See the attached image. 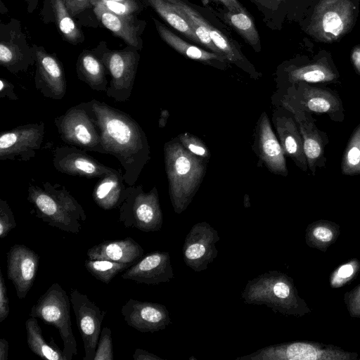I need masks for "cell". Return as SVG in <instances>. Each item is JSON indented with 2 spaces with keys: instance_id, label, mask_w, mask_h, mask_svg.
Here are the masks:
<instances>
[{
  "instance_id": "obj_1",
  "label": "cell",
  "mask_w": 360,
  "mask_h": 360,
  "mask_svg": "<svg viewBox=\"0 0 360 360\" xmlns=\"http://www.w3.org/2000/svg\"><path fill=\"white\" fill-rule=\"evenodd\" d=\"M91 102L105 154L114 156L120 162L125 184L135 185L150 159L144 131L126 112L95 98Z\"/></svg>"
},
{
  "instance_id": "obj_2",
  "label": "cell",
  "mask_w": 360,
  "mask_h": 360,
  "mask_svg": "<svg viewBox=\"0 0 360 360\" xmlns=\"http://www.w3.org/2000/svg\"><path fill=\"white\" fill-rule=\"evenodd\" d=\"M164 153L171 202L174 212L181 214L190 205L202 182L207 160L188 152L178 138L165 144Z\"/></svg>"
},
{
  "instance_id": "obj_3",
  "label": "cell",
  "mask_w": 360,
  "mask_h": 360,
  "mask_svg": "<svg viewBox=\"0 0 360 360\" xmlns=\"http://www.w3.org/2000/svg\"><path fill=\"white\" fill-rule=\"evenodd\" d=\"M27 200L37 217L66 232L78 233L82 229L80 221L86 219L82 205L64 186L57 183L45 181L41 186L30 184Z\"/></svg>"
},
{
  "instance_id": "obj_4",
  "label": "cell",
  "mask_w": 360,
  "mask_h": 360,
  "mask_svg": "<svg viewBox=\"0 0 360 360\" xmlns=\"http://www.w3.org/2000/svg\"><path fill=\"white\" fill-rule=\"evenodd\" d=\"M245 304L266 305L284 316H302L311 311L300 297L293 279L271 270L248 281L241 292Z\"/></svg>"
},
{
  "instance_id": "obj_5",
  "label": "cell",
  "mask_w": 360,
  "mask_h": 360,
  "mask_svg": "<svg viewBox=\"0 0 360 360\" xmlns=\"http://www.w3.org/2000/svg\"><path fill=\"white\" fill-rule=\"evenodd\" d=\"M60 139L86 151L105 154L91 102H82L54 118Z\"/></svg>"
},
{
  "instance_id": "obj_6",
  "label": "cell",
  "mask_w": 360,
  "mask_h": 360,
  "mask_svg": "<svg viewBox=\"0 0 360 360\" xmlns=\"http://www.w3.org/2000/svg\"><path fill=\"white\" fill-rule=\"evenodd\" d=\"M118 208V221L126 228L153 232L162 226V212L155 186L148 192L141 185L125 187Z\"/></svg>"
},
{
  "instance_id": "obj_7",
  "label": "cell",
  "mask_w": 360,
  "mask_h": 360,
  "mask_svg": "<svg viewBox=\"0 0 360 360\" xmlns=\"http://www.w3.org/2000/svg\"><path fill=\"white\" fill-rule=\"evenodd\" d=\"M70 297L57 283H53L32 307L30 316L58 329L63 342L65 360L77 354V342L72 329Z\"/></svg>"
},
{
  "instance_id": "obj_8",
  "label": "cell",
  "mask_w": 360,
  "mask_h": 360,
  "mask_svg": "<svg viewBox=\"0 0 360 360\" xmlns=\"http://www.w3.org/2000/svg\"><path fill=\"white\" fill-rule=\"evenodd\" d=\"M357 11L353 0H319L306 32L321 41H337L353 27Z\"/></svg>"
},
{
  "instance_id": "obj_9",
  "label": "cell",
  "mask_w": 360,
  "mask_h": 360,
  "mask_svg": "<svg viewBox=\"0 0 360 360\" xmlns=\"http://www.w3.org/2000/svg\"><path fill=\"white\" fill-rule=\"evenodd\" d=\"M358 354L333 345L293 341L270 345L236 360H356Z\"/></svg>"
},
{
  "instance_id": "obj_10",
  "label": "cell",
  "mask_w": 360,
  "mask_h": 360,
  "mask_svg": "<svg viewBox=\"0 0 360 360\" xmlns=\"http://www.w3.org/2000/svg\"><path fill=\"white\" fill-rule=\"evenodd\" d=\"M45 134L44 122L20 125L0 135V160L27 162L35 157Z\"/></svg>"
},
{
  "instance_id": "obj_11",
  "label": "cell",
  "mask_w": 360,
  "mask_h": 360,
  "mask_svg": "<svg viewBox=\"0 0 360 360\" xmlns=\"http://www.w3.org/2000/svg\"><path fill=\"white\" fill-rule=\"evenodd\" d=\"M101 60L110 76L105 94L117 102L128 101L134 84L138 56L131 51H113L105 52Z\"/></svg>"
},
{
  "instance_id": "obj_12",
  "label": "cell",
  "mask_w": 360,
  "mask_h": 360,
  "mask_svg": "<svg viewBox=\"0 0 360 360\" xmlns=\"http://www.w3.org/2000/svg\"><path fill=\"white\" fill-rule=\"evenodd\" d=\"M218 231L206 221L194 224L186 235L182 248L186 265L195 272L206 270L218 255Z\"/></svg>"
},
{
  "instance_id": "obj_13",
  "label": "cell",
  "mask_w": 360,
  "mask_h": 360,
  "mask_svg": "<svg viewBox=\"0 0 360 360\" xmlns=\"http://www.w3.org/2000/svg\"><path fill=\"white\" fill-rule=\"evenodd\" d=\"M70 297L83 341V360H94L105 311L77 289L70 290Z\"/></svg>"
},
{
  "instance_id": "obj_14",
  "label": "cell",
  "mask_w": 360,
  "mask_h": 360,
  "mask_svg": "<svg viewBox=\"0 0 360 360\" xmlns=\"http://www.w3.org/2000/svg\"><path fill=\"white\" fill-rule=\"evenodd\" d=\"M53 165L60 173L87 179H100L115 170L87 154L86 150L70 145L55 148Z\"/></svg>"
},
{
  "instance_id": "obj_15",
  "label": "cell",
  "mask_w": 360,
  "mask_h": 360,
  "mask_svg": "<svg viewBox=\"0 0 360 360\" xmlns=\"http://www.w3.org/2000/svg\"><path fill=\"white\" fill-rule=\"evenodd\" d=\"M7 277L13 283L16 295L24 299L32 288L39 266V256L29 247L15 244L6 254Z\"/></svg>"
},
{
  "instance_id": "obj_16",
  "label": "cell",
  "mask_w": 360,
  "mask_h": 360,
  "mask_svg": "<svg viewBox=\"0 0 360 360\" xmlns=\"http://www.w3.org/2000/svg\"><path fill=\"white\" fill-rule=\"evenodd\" d=\"M121 313L128 326L141 333H155L165 329L172 321L167 307L160 303L129 299Z\"/></svg>"
},
{
  "instance_id": "obj_17",
  "label": "cell",
  "mask_w": 360,
  "mask_h": 360,
  "mask_svg": "<svg viewBox=\"0 0 360 360\" xmlns=\"http://www.w3.org/2000/svg\"><path fill=\"white\" fill-rule=\"evenodd\" d=\"M282 105H290L304 111L334 115L342 110L339 99L330 92L309 86L306 82L294 84L281 99Z\"/></svg>"
},
{
  "instance_id": "obj_18",
  "label": "cell",
  "mask_w": 360,
  "mask_h": 360,
  "mask_svg": "<svg viewBox=\"0 0 360 360\" xmlns=\"http://www.w3.org/2000/svg\"><path fill=\"white\" fill-rule=\"evenodd\" d=\"M121 277L147 285L169 282L174 277L169 253L151 252L127 268Z\"/></svg>"
},
{
  "instance_id": "obj_19",
  "label": "cell",
  "mask_w": 360,
  "mask_h": 360,
  "mask_svg": "<svg viewBox=\"0 0 360 360\" xmlns=\"http://www.w3.org/2000/svg\"><path fill=\"white\" fill-rule=\"evenodd\" d=\"M37 72L35 87L46 98L61 100L67 91V83L63 67L53 56L43 49L35 51Z\"/></svg>"
},
{
  "instance_id": "obj_20",
  "label": "cell",
  "mask_w": 360,
  "mask_h": 360,
  "mask_svg": "<svg viewBox=\"0 0 360 360\" xmlns=\"http://www.w3.org/2000/svg\"><path fill=\"white\" fill-rule=\"evenodd\" d=\"M255 134L256 152L262 162L271 172L286 176L288 169L285 153L266 112L259 117Z\"/></svg>"
},
{
  "instance_id": "obj_21",
  "label": "cell",
  "mask_w": 360,
  "mask_h": 360,
  "mask_svg": "<svg viewBox=\"0 0 360 360\" xmlns=\"http://www.w3.org/2000/svg\"><path fill=\"white\" fill-rule=\"evenodd\" d=\"M282 105L293 115L295 122L299 125L298 128L302 138L307 165L314 172L316 167L321 162L323 155L325 143L321 136V133L314 122L307 116V111L290 105Z\"/></svg>"
},
{
  "instance_id": "obj_22",
  "label": "cell",
  "mask_w": 360,
  "mask_h": 360,
  "mask_svg": "<svg viewBox=\"0 0 360 360\" xmlns=\"http://www.w3.org/2000/svg\"><path fill=\"white\" fill-rule=\"evenodd\" d=\"M143 248L132 238L104 240L88 249L89 259L134 264L143 256Z\"/></svg>"
},
{
  "instance_id": "obj_23",
  "label": "cell",
  "mask_w": 360,
  "mask_h": 360,
  "mask_svg": "<svg viewBox=\"0 0 360 360\" xmlns=\"http://www.w3.org/2000/svg\"><path fill=\"white\" fill-rule=\"evenodd\" d=\"M153 20L161 39L178 53L188 58L221 70L227 68L229 63L224 56L188 43L156 19Z\"/></svg>"
},
{
  "instance_id": "obj_24",
  "label": "cell",
  "mask_w": 360,
  "mask_h": 360,
  "mask_svg": "<svg viewBox=\"0 0 360 360\" xmlns=\"http://www.w3.org/2000/svg\"><path fill=\"white\" fill-rule=\"evenodd\" d=\"M273 120L285 155L290 157L297 167L306 171L307 161L303 141L295 121L292 117L278 112L274 113Z\"/></svg>"
},
{
  "instance_id": "obj_25",
  "label": "cell",
  "mask_w": 360,
  "mask_h": 360,
  "mask_svg": "<svg viewBox=\"0 0 360 360\" xmlns=\"http://www.w3.org/2000/svg\"><path fill=\"white\" fill-rule=\"evenodd\" d=\"M94 11L101 23L128 44L138 47L137 28L129 15H118L109 11L100 0H91Z\"/></svg>"
},
{
  "instance_id": "obj_26",
  "label": "cell",
  "mask_w": 360,
  "mask_h": 360,
  "mask_svg": "<svg viewBox=\"0 0 360 360\" xmlns=\"http://www.w3.org/2000/svg\"><path fill=\"white\" fill-rule=\"evenodd\" d=\"M124 183L123 174L117 169L98 179L92 191L94 202L103 210L118 207Z\"/></svg>"
},
{
  "instance_id": "obj_27",
  "label": "cell",
  "mask_w": 360,
  "mask_h": 360,
  "mask_svg": "<svg viewBox=\"0 0 360 360\" xmlns=\"http://www.w3.org/2000/svg\"><path fill=\"white\" fill-rule=\"evenodd\" d=\"M211 39L219 50L220 54L226 58L229 63H233L254 79L260 77L252 64L245 57L237 44L223 32L206 20Z\"/></svg>"
},
{
  "instance_id": "obj_28",
  "label": "cell",
  "mask_w": 360,
  "mask_h": 360,
  "mask_svg": "<svg viewBox=\"0 0 360 360\" xmlns=\"http://www.w3.org/2000/svg\"><path fill=\"white\" fill-rule=\"evenodd\" d=\"M105 68L101 59L91 53H85L77 61V77L91 89L105 92L109 85Z\"/></svg>"
},
{
  "instance_id": "obj_29",
  "label": "cell",
  "mask_w": 360,
  "mask_h": 360,
  "mask_svg": "<svg viewBox=\"0 0 360 360\" xmlns=\"http://www.w3.org/2000/svg\"><path fill=\"white\" fill-rule=\"evenodd\" d=\"M288 80L295 84L329 82L337 79V72L326 62L319 60L300 67H289L287 70Z\"/></svg>"
},
{
  "instance_id": "obj_30",
  "label": "cell",
  "mask_w": 360,
  "mask_h": 360,
  "mask_svg": "<svg viewBox=\"0 0 360 360\" xmlns=\"http://www.w3.org/2000/svg\"><path fill=\"white\" fill-rule=\"evenodd\" d=\"M153 9L169 25L187 39L201 45L186 15L174 4L166 0H148Z\"/></svg>"
},
{
  "instance_id": "obj_31",
  "label": "cell",
  "mask_w": 360,
  "mask_h": 360,
  "mask_svg": "<svg viewBox=\"0 0 360 360\" xmlns=\"http://www.w3.org/2000/svg\"><path fill=\"white\" fill-rule=\"evenodd\" d=\"M223 21L236 30L255 51H261L260 38L255 24L245 10L226 11L218 14Z\"/></svg>"
},
{
  "instance_id": "obj_32",
  "label": "cell",
  "mask_w": 360,
  "mask_h": 360,
  "mask_svg": "<svg viewBox=\"0 0 360 360\" xmlns=\"http://www.w3.org/2000/svg\"><path fill=\"white\" fill-rule=\"evenodd\" d=\"M27 341L30 349L44 359L65 360L63 350L53 343L46 341L37 319L30 316L25 321Z\"/></svg>"
},
{
  "instance_id": "obj_33",
  "label": "cell",
  "mask_w": 360,
  "mask_h": 360,
  "mask_svg": "<svg viewBox=\"0 0 360 360\" xmlns=\"http://www.w3.org/2000/svg\"><path fill=\"white\" fill-rule=\"evenodd\" d=\"M340 233V226L328 220H318L306 229L305 241L308 246L323 252L333 244Z\"/></svg>"
},
{
  "instance_id": "obj_34",
  "label": "cell",
  "mask_w": 360,
  "mask_h": 360,
  "mask_svg": "<svg viewBox=\"0 0 360 360\" xmlns=\"http://www.w3.org/2000/svg\"><path fill=\"white\" fill-rule=\"evenodd\" d=\"M175 5L186 15L192 27V29L200 41L201 45L206 47L210 51L221 55L219 50L211 39L210 32L207 26L206 20L202 16H201L199 13L193 9L181 0H180Z\"/></svg>"
},
{
  "instance_id": "obj_35",
  "label": "cell",
  "mask_w": 360,
  "mask_h": 360,
  "mask_svg": "<svg viewBox=\"0 0 360 360\" xmlns=\"http://www.w3.org/2000/svg\"><path fill=\"white\" fill-rule=\"evenodd\" d=\"M132 264L89 258L84 262L86 270L96 279L105 284L109 283L119 273L126 270Z\"/></svg>"
},
{
  "instance_id": "obj_36",
  "label": "cell",
  "mask_w": 360,
  "mask_h": 360,
  "mask_svg": "<svg viewBox=\"0 0 360 360\" xmlns=\"http://www.w3.org/2000/svg\"><path fill=\"white\" fill-rule=\"evenodd\" d=\"M57 25L65 38L72 42H77L82 37L79 29L71 17L63 0H51Z\"/></svg>"
},
{
  "instance_id": "obj_37",
  "label": "cell",
  "mask_w": 360,
  "mask_h": 360,
  "mask_svg": "<svg viewBox=\"0 0 360 360\" xmlns=\"http://www.w3.org/2000/svg\"><path fill=\"white\" fill-rule=\"evenodd\" d=\"M342 172L346 175L360 174V124L354 130L346 148Z\"/></svg>"
},
{
  "instance_id": "obj_38",
  "label": "cell",
  "mask_w": 360,
  "mask_h": 360,
  "mask_svg": "<svg viewBox=\"0 0 360 360\" xmlns=\"http://www.w3.org/2000/svg\"><path fill=\"white\" fill-rule=\"evenodd\" d=\"M360 271V261L352 258L337 267L330 275L329 283L332 288H340L356 278Z\"/></svg>"
},
{
  "instance_id": "obj_39",
  "label": "cell",
  "mask_w": 360,
  "mask_h": 360,
  "mask_svg": "<svg viewBox=\"0 0 360 360\" xmlns=\"http://www.w3.org/2000/svg\"><path fill=\"white\" fill-rule=\"evenodd\" d=\"M22 56L18 46L11 41H1L0 44V64L11 72L21 69L20 66Z\"/></svg>"
},
{
  "instance_id": "obj_40",
  "label": "cell",
  "mask_w": 360,
  "mask_h": 360,
  "mask_svg": "<svg viewBox=\"0 0 360 360\" xmlns=\"http://www.w3.org/2000/svg\"><path fill=\"white\" fill-rule=\"evenodd\" d=\"M178 139L182 146L191 153L209 160L210 153L206 145L197 136L188 133H182L178 136Z\"/></svg>"
},
{
  "instance_id": "obj_41",
  "label": "cell",
  "mask_w": 360,
  "mask_h": 360,
  "mask_svg": "<svg viewBox=\"0 0 360 360\" xmlns=\"http://www.w3.org/2000/svg\"><path fill=\"white\" fill-rule=\"evenodd\" d=\"M112 331L108 327L101 330L94 360H113Z\"/></svg>"
},
{
  "instance_id": "obj_42",
  "label": "cell",
  "mask_w": 360,
  "mask_h": 360,
  "mask_svg": "<svg viewBox=\"0 0 360 360\" xmlns=\"http://www.w3.org/2000/svg\"><path fill=\"white\" fill-rule=\"evenodd\" d=\"M16 226L13 213L7 201L0 199V238H6Z\"/></svg>"
},
{
  "instance_id": "obj_43",
  "label": "cell",
  "mask_w": 360,
  "mask_h": 360,
  "mask_svg": "<svg viewBox=\"0 0 360 360\" xmlns=\"http://www.w3.org/2000/svg\"><path fill=\"white\" fill-rule=\"evenodd\" d=\"M111 12L118 15H129L138 9V5L134 0H100Z\"/></svg>"
},
{
  "instance_id": "obj_44",
  "label": "cell",
  "mask_w": 360,
  "mask_h": 360,
  "mask_svg": "<svg viewBox=\"0 0 360 360\" xmlns=\"http://www.w3.org/2000/svg\"><path fill=\"white\" fill-rule=\"evenodd\" d=\"M344 302L349 316L360 318V283L345 294Z\"/></svg>"
},
{
  "instance_id": "obj_45",
  "label": "cell",
  "mask_w": 360,
  "mask_h": 360,
  "mask_svg": "<svg viewBox=\"0 0 360 360\" xmlns=\"http://www.w3.org/2000/svg\"><path fill=\"white\" fill-rule=\"evenodd\" d=\"M10 311L9 301L4 278L0 271V322H3Z\"/></svg>"
},
{
  "instance_id": "obj_46",
  "label": "cell",
  "mask_w": 360,
  "mask_h": 360,
  "mask_svg": "<svg viewBox=\"0 0 360 360\" xmlns=\"http://www.w3.org/2000/svg\"><path fill=\"white\" fill-rule=\"evenodd\" d=\"M71 15H75L90 6L91 0H63Z\"/></svg>"
},
{
  "instance_id": "obj_47",
  "label": "cell",
  "mask_w": 360,
  "mask_h": 360,
  "mask_svg": "<svg viewBox=\"0 0 360 360\" xmlns=\"http://www.w3.org/2000/svg\"><path fill=\"white\" fill-rule=\"evenodd\" d=\"M0 98H7L11 101H17L18 96L14 91V85L4 78L0 79Z\"/></svg>"
},
{
  "instance_id": "obj_48",
  "label": "cell",
  "mask_w": 360,
  "mask_h": 360,
  "mask_svg": "<svg viewBox=\"0 0 360 360\" xmlns=\"http://www.w3.org/2000/svg\"><path fill=\"white\" fill-rule=\"evenodd\" d=\"M132 357L134 360H163L161 357L141 348L135 349Z\"/></svg>"
},
{
  "instance_id": "obj_49",
  "label": "cell",
  "mask_w": 360,
  "mask_h": 360,
  "mask_svg": "<svg viewBox=\"0 0 360 360\" xmlns=\"http://www.w3.org/2000/svg\"><path fill=\"white\" fill-rule=\"evenodd\" d=\"M222 4L227 10L236 11L245 10V8L238 0H212Z\"/></svg>"
},
{
  "instance_id": "obj_50",
  "label": "cell",
  "mask_w": 360,
  "mask_h": 360,
  "mask_svg": "<svg viewBox=\"0 0 360 360\" xmlns=\"http://www.w3.org/2000/svg\"><path fill=\"white\" fill-rule=\"evenodd\" d=\"M8 342L4 338L0 339V360H8Z\"/></svg>"
},
{
  "instance_id": "obj_51",
  "label": "cell",
  "mask_w": 360,
  "mask_h": 360,
  "mask_svg": "<svg viewBox=\"0 0 360 360\" xmlns=\"http://www.w3.org/2000/svg\"><path fill=\"white\" fill-rule=\"evenodd\" d=\"M352 60L356 70L360 74V46L354 48L352 51Z\"/></svg>"
},
{
  "instance_id": "obj_52",
  "label": "cell",
  "mask_w": 360,
  "mask_h": 360,
  "mask_svg": "<svg viewBox=\"0 0 360 360\" xmlns=\"http://www.w3.org/2000/svg\"><path fill=\"white\" fill-rule=\"evenodd\" d=\"M169 117V112L167 110H162L160 112V117L159 119L158 125L162 128L166 125L167 118Z\"/></svg>"
},
{
  "instance_id": "obj_53",
  "label": "cell",
  "mask_w": 360,
  "mask_h": 360,
  "mask_svg": "<svg viewBox=\"0 0 360 360\" xmlns=\"http://www.w3.org/2000/svg\"><path fill=\"white\" fill-rule=\"evenodd\" d=\"M249 200V196L248 195H245L244 197V206L245 207H249L250 205Z\"/></svg>"
},
{
  "instance_id": "obj_54",
  "label": "cell",
  "mask_w": 360,
  "mask_h": 360,
  "mask_svg": "<svg viewBox=\"0 0 360 360\" xmlns=\"http://www.w3.org/2000/svg\"><path fill=\"white\" fill-rule=\"evenodd\" d=\"M166 1H169V2H170V3H172V4H177L180 0H166Z\"/></svg>"
},
{
  "instance_id": "obj_55",
  "label": "cell",
  "mask_w": 360,
  "mask_h": 360,
  "mask_svg": "<svg viewBox=\"0 0 360 360\" xmlns=\"http://www.w3.org/2000/svg\"><path fill=\"white\" fill-rule=\"evenodd\" d=\"M191 359H195V357H193V356L190 357V358L188 359V360H191Z\"/></svg>"
},
{
  "instance_id": "obj_56",
  "label": "cell",
  "mask_w": 360,
  "mask_h": 360,
  "mask_svg": "<svg viewBox=\"0 0 360 360\" xmlns=\"http://www.w3.org/2000/svg\"><path fill=\"white\" fill-rule=\"evenodd\" d=\"M276 1H277L278 2H281V1H282L283 0H276Z\"/></svg>"
}]
</instances>
